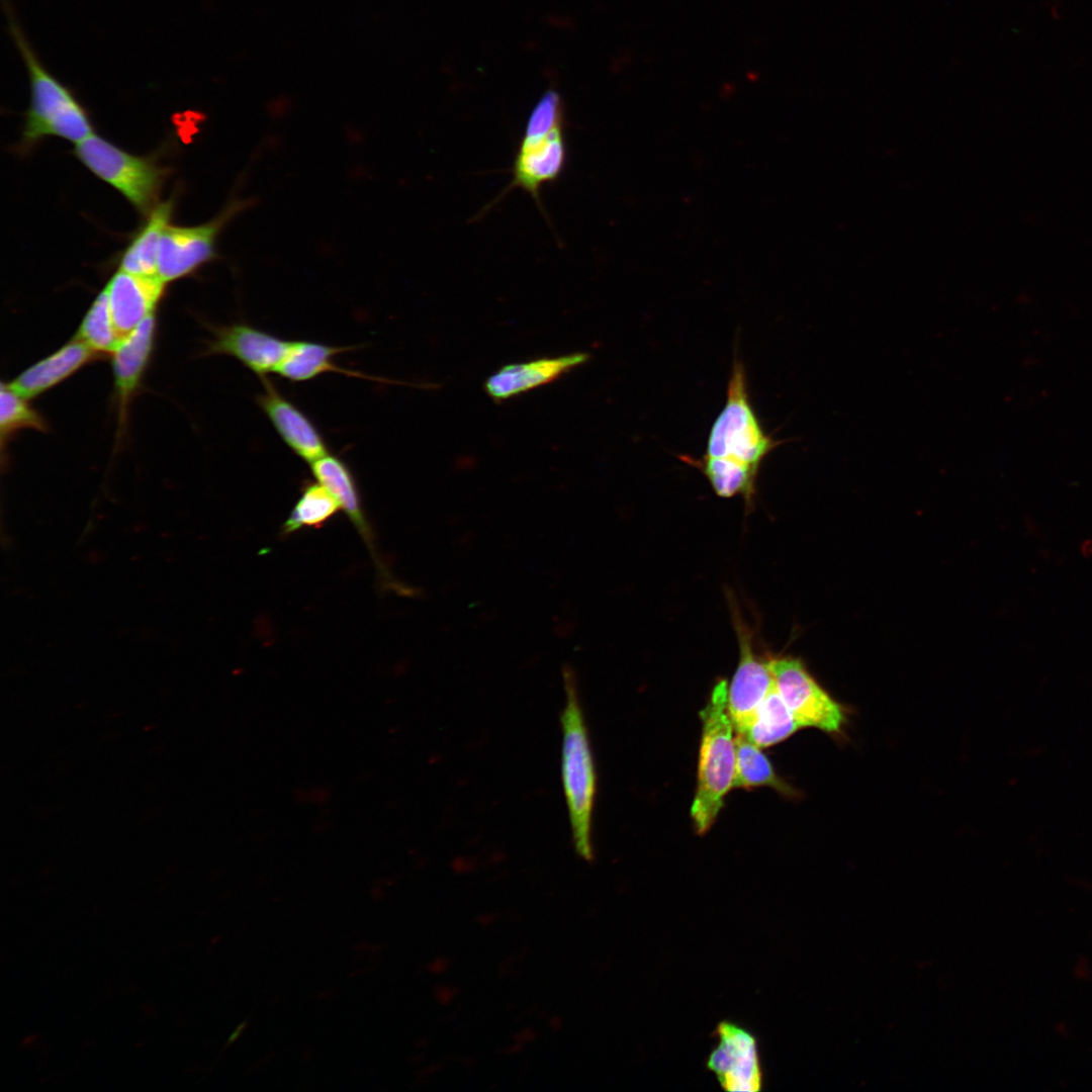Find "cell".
<instances>
[{"label":"cell","instance_id":"cell-22","mask_svg":"<svg viewBox=\"0 0 1092 1092\" xmlns=\"http://www.w3.org/2000/svg\"><path fill=\"white\" fill-rule=\"evenodd\" d=\"M800 728L775 685L742 734L763 748L784 741Z\"/></svg>","mask_w":1092,"mask_h":1092},{"label":"cell","instance_id":"cell-21","mask_svg":"<svg viewBox=\"0 0 1092 1092\" xmlns=\"http://www.w3.org/2000/svg\"><path fill=\"white\" fill-rule=\"evenodd\" d=\"M680 460L700 469L721 497L741 494L749 503L754 494L758 470L734 459L705 455L700 459L679 456Z\"/></svg>","mask_w":1092,"mask_h":1092},{"label":"cell","instance_id":"cell-18","mask_svg":"<svg viewBox=\"0 0 1092 1092\" xmlns=\"http://www.w3.org/2000/svg\"><path fill=\"white\" fill-rule=\"evenodd\" d=\"M316 481L338 502L348 515L368 546H372V534L363 513L360 491L349 465L338 455L328 453L310 463Z\"/></svg>","mask_w":1092,"mask_h":1092},{"label":"cell","instance_id":"cell-26","mask_svg":"<svg viewBox=\"0 0 1092 1092\" xmlns=\"http://www.w3.org/2000/svg\"><path fill=\"white\" fill-rule=\"evenodd\" d=\"M245 1025H246V1022H243L236 1028V1030L231 1034V1036L229 1038V1043L233 1042L234 1040H236L238 1038L241 1031L244 1029Z\"/></svg>","mask_w":1092,"mask_h":1092},{"label":"cell","instance_id":"cell-6","mask_svg":"<svg viewBox=\"0 0 1092 1092\" xmlns=\"http://www.w3.org/2000/svg\"><path fill=\"white\" fill-rule=\"evenodd\" d=\"M75 155L139 212L148 215L159 203L167 170L153 158L132 155L94 133L76 144Z\"/></svg>","mask_w":1092,"mask_h":1092},{"label":"cell","instance_id":"cell-11","mask_svg":"<svg viewBox=\"0 0 1092 1092\" xmlns=\"http://www.w3.org/2000/svg\"><path fill=\"white\" fill-rule=\"evenodd\" d=\"M210 331L212 337L203 355L232 356L260 379L276 373L292 342L245 323L211 327Z\"/></svg>","mask_w":1092,"mask_h":1092},{"label":"cell","instance_id":"cell-13","mask_svg":"<svg viewBox=\"0 0 1092 1092\" xmlns=\"http://www.w3.org/2000/svg\"><path fill=\"white\" fill-rule=\"evenodd\" d=\"M166 283L158 276H141L119 269L105 286L113 323L124 339L150 314L163 296Z\"/></svg>","mask_w":1092,"mask_h":1092},{"label":"cell","instance_id":"cell-19","mask_svg":"<svg viewBox=\"0 0 1092 1092\" xmlns=\"http://www.w3.org/2000/svg\"><path fill=\"white\" fill-rule=\"evenodd\" d=\"M174 201L159 202L147 215L143 226L125 248L119 269L141 276L158 275V259L163 233L170 223Z\"/></svg>","mask_w":1092,"mask_h":1092},{"label":"cell","instance_id":"cell-20","mask_svg":"<svg viewBox=\"0 0 1092 1092\" xmlns=\"http://www.w3.org/2000/svg\"><path fill=\"white\" fill-rule=\"evenodd\" d=\"M769 787L784 796L799 793L775 771L770 761L746 735L735 732V771L733 788Z\"/></svg>","mask_w":1092,"mask_h":1092},{"label":"cell","instance_id":"cell-8","mask_svg":"<svg viewBox=\"0 0 1092 1092\" xmlns=\"http://www.w3.org/2000/svg\"><path fill=\"white\" fill-rule=\"evenodd\" d=\"M769 665L776 688L801 728L841 733L847 720L846 709L817 682L800 658L774 657Z\"/></svg>","mask_w":1092,"mask_h":1092},{"label":"cell","instance_id":"cell-25","mask_svg":"<svg viewBox=\"0 0 1092 1092\" xmlns=\"http://www.w3.org/2000/svg\"><path fill=\"white\" fill-rule=\"evenodd\" d=\"M22 429H34L42 432L46 431L47 425L41 416L27 403L26 398L14 391L8 384H2L0 393L2 443Z\"/></svg>","mask_w":1092,"mask_h":1092},{"label":"cell","instance_id":"cell-2","mask_svg":"<svg viewBox=\"0 0 1092 1092\" xmlns=\"http://www.w3.org/2000/svg\"><path fill=\"white\" fill-rule=\"evenodd\" d=\"M562 674L565 690V705L560 714L562 787L575 852L582 859L592 861L594 858L592 817L596 795V771L574 673L566 665Z\"/></svg>","mask_w":1092,"mask_h":1092},{"label":"cell","instance_id":"cell-24","mask_svg":"<svg viewBox=\"0 0 1092 1092\" xmlns=\"http://www.w3.org/2000/svg\"><path fill=\"white\" fill-rule=\"evenodd\" d=\"M340 506L335 497L318 482H307L284 523V533H293L302 528L323 526L333 518Z\"/></svg>","mask_w":1092,"mask_h":1092},{"label":"cell","instance_id":"cell-12","mask_svg":"<svg viewBox=\"0 0 1092 1092\" xmlns=\"http://www.w3.org/2000/svg\"><path fill=\"white\" fill-rule=\"evenodd\" d=\"M261 380L263 391L257 395V403L291 452L309 464L330 453L328 443L313 421L284 396L268 377Z\"/></svg>","mask_w":1092,"mask_h":1092},{"label":"cell","instance_id":"cell-9","mask_svg":"<svg viewBox=\"0 0 1092 1092\" xmlns=\"http://www.w3.org/2000/svg\"><path fill=\"white\" fill-rule=\"evenodd\" d=\"M717 1045L706 1061L722 1089L730 1092L762 1090L763 1072L757 1038L746 1028L729 1020L720 1021L714 1031Z\"/></svg>","mask_w":1092,"mask_h":1092},{"label":"cell","instance_id":"cell-5","mask_svg":"<svg viewBox=\"0 0 1092 1092\" xmlns=\"http://www.w3.org/2000/svg\"><path fill=\"white\" fill-rule=\"evenodd\" d=\"M784 440L763 429L749 397L745 366L735 350L725 404L710 429L705 455L737 460L759 470Z\"/></svg>","mask_w":1092,"mask_h":1092},{"label":"cell","instance_id":"cell-10","mask_svg":"<svg viewBox=\"0 0 1092 1092\" xmlns=\"http://www.w3.org/2000/svg\"><path fill=\"white\" fill-rule=\"evenodd\" d=\"M739 642L738 666L728 687L727 706L735 732H744L757 708L775 687L769 658L763 659L753 647L750 630L733 613Z\"/></svg>","mask_w":1092,"mask_h":1092},{"label":"cell","instance_id":"cell-16","mask_svg":"<svg viewBox=\"0 0 1092 1092\" xmlns=\"http://www.w3.org/2000/svg\"><path fill=\"white\" fill-rule=\"evenodd\" d=\"M96 356L99 354L75 338L27 368L8 385L26 399L35 397L96 359Z\"/></svg>","mask_w":1092,"mask_h":1092},{"label":"cell","instance_id":"cell-1","mask_svg":"<svg viewBox=\"0 0 1092 1092\" xmlns=\"http://www.w3.org/2000/svg\"><path fill=\"white\" fill-rule=\"evenodd\" d=\"M6 2V1H5ZM9 32L25 66L29 105L21 135V148L31 149L40 140L58 136L78 144L92 135L90 115L73 90L41 62L6 2Z\"/></svg>","mask_w":1092,"mask_h":1092},{"label":"cell","instance_id":"cell-15","mask_svg":"<svg viewBox=\"0 0 1092 1092\" xmlns=\"http://www.w3.org/2000/svg\"><path fill=\"white\" fill-rule=\"evenodd\" d=\"M156 333L155 314H150L126 336L112 353L114 389L118 404L119 428L126 421L127 408L139 388L153 351Z\"/></svg>","mask_w":1092,"mask_h":1092},{"label":"cell","instance_id":"cell-17","mask_svg":"<svg viewBox=\"0 0 1092 1092\" xmlns=\"http://www.w3.org/2000/svg\"><path fill=\"white\" fill-rule=\"evenodd\" d=\"M355 350V347L331 346L313 341H292L290 349L276 373L291 382L310 381L328 372L344 374L379 383H395L388 379L364 374L341 367L335 361L339 354Z\"/></svg>","mask_w":1092,"mask_h":1092},{"label":"cell","instance_id":"cell-3","mask_svg":"<svg viewBox=\"0 0 1092 1092\" xmlns=\"http://www.w3.org/2000/svg\"><path fill=\"white\" fill-rule=\"evenodd\" d=\"M728 685L720 679L700 716L698 779L691 816L697 833H706L723 807L724 798L733 788L735 771L734 725L727 706Z\"/></svg>","mask_w":1092,"mask_h":1092},{"label":"cell","instance_id":"cell-14","mask_svg":"<svg viewBox=\"0 0 1092 1092\" xmlns=\"http://www.w3.org/2000/svg\"><path fill=\"white\" fill-rule=\"evenodd\" d=\"M588 358V354L576 352L509 364L487 378L485 390L494 400L509 399L561 377Z\"/></svg>","mask_w":1092,"mask_h":1092},{"label":"cell","instance_id":"cell-4","mask_svg":"<svg viewBox=\"0 0 1092 1092\" xmlns=\"http://www.w3.org/2000/svg\"><path fill=\"white\" fill-rule=\"evenodd\" d=\"M566 161L564 104L558 92L547 90L527 119L511 169L512 180L503 195L521 188L543 209L541 188L561 176Z\"/></svg>","mask_w":1092,"mask_h":1092},{"label":"cell","instance_id":"cell-7","mask_svg":"<svg viewBox=\"0 0 1092 1092\" xmlns=\"http://www.w3.org/2000/svg\"><path fill=\"white\" fill-rule=\"evenodd\" d=\"M253 203L250 198H234L215 217L202 224L181 226L169 223L161 240L158 276L168 283L194 273L217 258L216 242L221 231Z\"/></svg>","mask_w":1092,"mask_h":1092},{"label":"cell","instance_id":"cell-23","mask_svg":"<svg viewBox=\"0 0 1092 1092\" xmlns=\"http://www.w3.org/2000/svg\"><path fill=\"white\" fill-rule=\"evenodd\" d=\"M75 338L99 355L112 354L123 340L113 323L106 287L92 302Z\"/></svg>","mask_w":1092,"mask_h":1092}]
</instances>
